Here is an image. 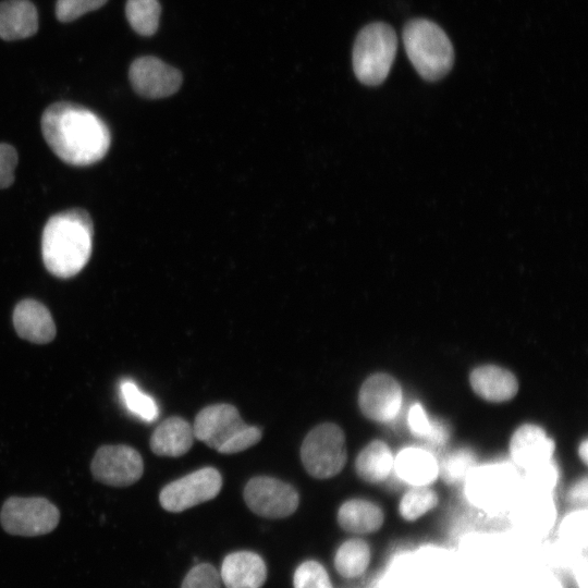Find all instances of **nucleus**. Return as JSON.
<instances>
[{
  "label": "nucleus",
  "instance_id": "obj_1",
  "mask_svg": "<svg viewBox=\"0 0 588 588\" xmlns=\"http://www.w3.org/2000/svg\"><path fill=\"white\" fill-rule=\"evenodd\" d=\"M40 126L51 150L71 166L94 164L110 148L111 135L103 120L74 102L58 101L47 107Z\"/></svg>",
  "mask_w": 588,
  "mask_h": 588
},
{
  "label": "nucleus",
  "instance_id": "obj_2",
  "mask_svg": "<svg viewBox=\"0 0 588 588\" xmlns=\"http://www.w3.org/2000/svg\"><path fill=\"white\" fill-rule=\"evenodd\" d=\"M93 221L84 209H70L49 218L41 236V256L54 277L68 279L88 262L93 250Z\"/></svg>",
  "mask_w": 588,
  "mask_h": 588
},
{
  "label": "nucleus",
  "instance_id": "obj_3",
  "mask_svg": "<svg viewBox=\"0 0 588 588\" xmlns=\"http://www.w3.org/2000/svg\"><path fill=\"white\" fill-rule=\"evenodd\" d=\"M407 57L426 81L444 77L454 63V49L444 30L426 19H413L403 28Z\"/></svg>",
  "mask_w": 588,
  "mask_h": 588
},
{
  "label": "nucleus",
  "instance_id": "obj_4",
  "mask_svg": "<svg viewBox=\"0 0 588 588\" xmlns=\"http://www.w3.org/2000/svg\"><path fill=\"white\" fill-rule=\"evenodd\" d=\"M396 49L397 38L390 25L376 22L362 28L352 53L357 79L367 86L380 85L391 70Z\"/></svg>",
  "mask_w": 588,
  "mask_h": 588
},
{
  "label": "nucleus",
  "instance_id": "obj_5",
  "mask_svg": "<svg viewBox=\"0 0 588 588\" xmlns=\"http://www.w3.org/2000/svg\"><path fill=\"white\" fill-rule=\"evenodd\" d=\"M464 480L467 500L487 512L511 509L520 493V475L509 463L475 466Z\"/></svg>",
  "mask_w": 588,
  "mask_h": 588
},
{
  "label": "nucleus",
  "instance_id": "obj_6",
  "mask_svg": "<svg viewBox=\"0 0 588 588\" xmlns=\"http://www.w3.org/2000/svg\"><path fill=\"white\" fill-rule=\"evenodd\" d=\"M301 457L307 473L318 479L338 475L346 462L345 437L331 422L315 427L303 441Z\"/></svg>",
  "mask_w": 588,
  "mask_h": 588
},
{
  "label": "nucleus",
  "instance_id": "obj_7",
  "mask_svg": "<svg viewBox=\"0 0 588 588\" xmlns=\"http://www.w3.org/2000/svg\"><path fill=\"white\" fill-rule=\"evenodd\" d=\"M58 507L45 498L11 497L2 505L0 523L14 536L34 537L51 532L59 523Z\"/></svg>",
  "mask_w": 588,
  "mask_h": 588
},
{
  "label": "nucleus",
  "instance_id": "obj_8",
  "mask_svg": "<svg viewBox=\"0 0 588 588\" xmlns=\"http://www.w3.org/2000/svg\"><path fill=\"white\" fill-rule=\"evenodd\" d=\"M222 486L216 468L205 467L167 485L159 494L161 506L169 512H182L217 497Z\"/></svg>",
  "mask_w": 588,
  "mask_h": 588
},
{
  "label": "nucleus",
  "instance_id": "obj_9",
  "mask_svg": "<svg viewBox=\"0 0 588 588\" xmlns=\"http://www.w3.org/2000/svg\"><path fill=\"white\" fill-rule=\"evenodd\" d=\"M90 470L101 483L127 487L142 477L144 463L140 454L130 445H102L93 457Z\"/></svg>",
  "mask_w": 588,
  "mask_h": 588
},
{
  "label": "nucleus",
  "instance_id": "obj_10",
  "mask_svg": "<svg viewBox=\"0 0 588 588\" xmlns=\"http://www.w3.org/2000/svg\"><path fill=\"white\" fill-rule=\"evenodd\" d=\"M244 500L255 514L267 518L290 516L299 501L297 491L291 485L267 476L255 477L247 482Z\"/></svg>",
  "mask_w": 588,
  "mask_h": 588
},
{
  "label": "nucleus",
  "instance_id": "obj_11",
  "mask_svg": "<svg viewBox=\"0 0 588 588\" xmlns=\"http://www.w3.org/2000/svg\"><path fill=\"white\" fill-rule=\"evenodd\" d=\"M128 78L133 89L148 99L169 97L182 84V73L177 69L152 56L135 59L130 65Z\"/></svg>",
  "mask_w": 588,
  "mask_h": 588
},
{
  "label": "nucleus",
  "instance_id": "obj_12",
  "mask_svg": "<svg viewBox=\"0 0 588 588\" xmlns=\"http://www.w3.org/2000/svg\"><path fill=\"white\" fill-rule=\"evenodd\" d=\"M358 405L368 419L388 422L400 412L401 385L390 375L375 373L364 381L358 394Z\"/></svg>",
  "mask_w": 588,
  "mask_h": 588
},
{
  "label": "nucleus",
  "instance_id": "obj_13",
  "mask_svg": "<svg viewBox=\"0 0 588 588\" xmlns=\"http://www.w3.org/2000/svg\"><path fill=\"white\" fill-rule=\"evenodd\" d=\"M245 426L236 407L230 404H215L197 414L193 431L194 437L218 451Z\"/></svg>",
  "mask_w": 588,
  "mask_h": 588
},
{
  "label": "nucleus",
  "instance_id": "obj_14",
  "mask_svg": "<svg viewBox=\"0 0 588 588\" xmlns=\"http://www.w3.org/2000/svg\"><path fill=\"white\" fill-rule=\"evenodd\" d=\"M511 511L517 529L532 537L546 535L556 519L552 494L520 492Z\"/></svg>",
  "mask_w": 588,
  "mask_h": 588
},
{
  "label": "nucleus",
  "instance_id": "obj_15",
  "mask_svg": "<svg viewBox=\"0 0 588 588\" xmlns=\"http://www.w3.org/2000/svg\"><path fill=\"white\" fill-rule=\"evenodd\" d=\"M12 319L17 335L28 342L47 344L56 336L57 329L49 309L36 299L19 302Z\"/></svg>",
  "mask_w": 588,
  "mask_h": 588
},
{
  "label": "nucleus",
  "instance_id": "obj_16",
  "mask_svg": "<svg viewBox=\"0 0 588 588\" xmlns=\"http://www.w3.org/2000/svg\"><path fill=\"white\" fill-rule=\"evenodd\" d=\"M554 442L536 425H523L512 436L510 453L513 462L528 469L552 458Z\"/></svg>",
  "mask_w": 588,
  "mask_h": 588
},
{
  "label": "nucleus",
  "instance_id": "obj_17",
  "mask_svg": "<svg viewBox=\"0 0 588 588\" xmlns=\"http://www.w3.org/2000/svg\"><path fill=\"white\" fill-rule=\"evenodd\" d=\"M220 578L226 588H261L267 578V567L257 553L236 551L224 558Z\"/></svg>",
  "mask_w": 588,
  "mask_h": 588
},
{
  "label": "nucleus",
  "instance_id": "obj_18",
  "mask_svg": "<svg viewBox=\"0 0 588 588\" xmlns=\"http://www.w3.org/2000/svg\"><path fill=\"white\" fill-rule=\"evenodd\" d=\"M469 382L474 392L489 402L509 401L518 390L515 376L495 365L477 367L471 371Z\"/></svg>",
  "mask_w": 588,
  "mask_h": 588
},
{
  "label": "nucleus",
  "instance_id": "obj_19",
  "mask_svg": "<svg viewBox=\"0 0 588 588\" xmlns=\"http://www.w3.org/2000/svg\"><path fill=\"white\" fill-rule=\"evenodd\" d=\"M38 30V13L29 0L0 2V38L7 41L25 39Z\"/></svg>",
  "mask_w": 588,
  "mask_h": 588
},
{
  "label": "nucleus",
  "instance_id": "obj_20",
  "mask_svg": "<svg viewBox=\"0 0 588 588\" xmlns=\"http://www.w3.org/2000/svg\"><path fill=\"white\" fill-rule=\"evenodd\" d=\"M193 427L181 417L163 420L150 437V449L159 456H181L191 449L194 441Z\"/></svg>",
  "mask_w": 588,
  "mask_h": 588
},
{
  "label": "nucleus",
  "instance_id": "obj_21",
  "mask_svg": "<svg viewBox=\"0 0 588 588\" xmlns=\"http://www.w3.org/2000/svg\"><path fill=\"white\" fill-rule=\"evenodd\" d=\"M393 466L397 476L415 486H428L439 475V464L434 456L420 448L403 449L395 457Z\"/></svg>",
  "mask_w": 588,
  "mask_h": 588
},
{
  "label": "nucleus",
  "instance_id": "obj_22",
  "mask_svg": "<svg viewBox=\"0 0 588 588\" xmlns=\"http://www.w3.org/2000/svg\"><path fill=\"white\" fill-rule=\"evenodd\" d=\"M336 518L345 531L367 535L382 527L384 514L382 509L371 501L352 499L340 506Z\"/></svg>",
  "mask_w": 588,
  "mask_h": 588
},
{
  "label": "nucleus",
  "instance_id": "obj_23",
  "mask_svg": "<svg viewBox=\"0 0 588 588\" xmlns=\"http://www.w3.org/2000/svg\"><path fill=\"white\" fill-rule=\"evenodd\" d=\"M393 462L390 448L383 441L375 440L360 451L355 462V469L363 480L379 483L390 475Z\"/></svg>",
  "mask_w": 588,
  "mask_h": 588
},
{
  "label": "nucleus",
  "instance_id": "obj_24",
  "mask_svg": "<svg viewBox=\"0 0 588 588\" xmlns=\"http://www.w3.org/2000/svg\"><path fill=\"white\" fill-rule=\"evenodd\" d=\"M371 560L372 553L368 542L360 538H352L338 548L334 567L342 577L353 579L367 572Z\"/></svg>",
  "mask_w": 588,
  "mask_h": 588
},
{
  "label": "nucleus",
  "instance_id": "obj_25",
  "mask_svg": "<svg viewBox=\"0 0 588 588\" xmlns=\"http://www.w3.org/2000/svg\"><path fill=\"white\" fill-rule=\"evenodd\" d=\"M160 13L158 0H127L125 4L127 22L142 36H151L157 32Z\"/></svg>",
  "mask_w": 588,
  "mask_h": 588
},
{
  "label": "nucleus",
  "instance_id": "obj_26",
  "mask_svg": "<svg viewBox=\"0 0 588 588\" xmlns=\"http://www.w3.org/2000/svg\"><path fill=\"white\" fill-rule=\"evenodd\" d=\"M121 399L130 413L144 421H155L159 416L156 401L128 379L120 382Z\"/></svg>",
  "mask_w": 588,
  "mask_h": 588
},
{
  "label": "nucleus",
  "instance_id": "obj_27",
  "mask_svg": "<svg viewBox=\"0 0 588 588\" xmlns=\"http://www.w3.org/2000/svg\"><path fill=\"white\" fill-rule=\"evenodd\" d=\"M438 504V495L426 486L408 490L401 499L399 512L406 522H415Z\"/></svg>",
  "mask_w": 588,
  "mask_h": 588
},
{
  "label": "nucleus",
  "instance_id": "obj_28",
  "mask_svg": "<svg viewBox=\"0 0 588 588\" xmlns=\"http://www.w3.org/2000/svg\"><path fill=\"white\" fill-rule=\"evenodd\" d=\"M525 470V475L520 476V492L552 493L559 478L558 467L552 460Z\"/></svg>",
  "mask_w": 588,
  "mask_h": 588
},
{
  "label": "nucleus",
  "instance_id": "obj_29",
  "mask_svg": "<svg viewBox=\"0 0 588 588\" xmlns=\"http://www.w3.org/2000/svg\"><path fill=\"white\" fill-rule=\"evenodd\" d=\"M588 514L586 509L568 513L559 527V538L568 549L585 550L587 544Z\"/></svg>",
  "mask_w": 588,
  "mask_h": 588
},
{
  "label": "nucleus",
  "instance_id": "obj_30",
  "mask_svg": "<svg viewBox=\"0 0 588 588\" xmlns=\"http://www.w3.org/2000/svg\"><path fill=\"white\" fill-rule=\"evenodd\" d=\"M476 466V456L468 449H458L449 453L439 465V474L446 483L466 478Z\"/></svg>",
  "mask_w": 588,
  "mask_h": 588
},
{
  "label": "nucleus",
  "instance_id": "obj_31",
  "mask_svg": "<svg viewBox=\"0 0 588 588\" xmlns=\"http://www.w3.org/2000/svg\"><path fill=\"white\" fill-rule=\"evenodd\" d=\"M294 588H333L324 567L317 561H305L294 573Z\"/></svg>",
  "mask_w": 588,
  "mask_h": 588
},
{
  "label": "nucleus",
  "instance_id": "obj_32",
  "mask_svg": "<svg viewBox=\"0 0 588 588\" xmlns=\"http://www.w3.org/2000/svg\"><path fill=\"white\" fill-rule=\"evenodd\" d=\"M107 1L108 0H57L56 16L60 22H72L90 11L101 8Z\"/></svg>",
  "mask_w": 588,
  "mask_h": 588
},
{
  "label": "nucleus",
  "instance_id": "obj_33",
  "mask_svg": "<svg viewBox=\"0 0 588 588\" xmlns=\"http://www.w3.org/2000/svg\"><path fill=\"white\" fill-rule=\"evenodd\" d=\"M181 588H221L220 575L211 564H197L186 574Z\"/></svg>",
  "mask_w": 588,
  "mask_h": 588
},
{
  "label": "nucleus",
  "instance_id": "obj_34",
  "mask_svg": "<svg viewBox=\"0 0 588 588\" xmlns=\"http://www.w3.org/2000/svg\"><path fill=\"white\" fill-rule=\"evenodd\" d=\"M261 439V431L255 426H245L235 436H233L218 452L222 454H233L244 451Z\"/></svg>",
  "mask_w": 588,
  "mask_h": 588
},
{
  "label": "nucleus",
  "instance_id": "obj_35",
  "mask_svg": "<svg viewBox=\"0 0 588 588\" xmlns=\"http://www.w3.org/2000/svg\"><path fill=\"white\" fill-rule=\"evenodd\" d=\"M17 152L9 144L0 143V188H7L14 182Z\"/></svg>",
  "mask_w": 588,
  "mask_h": 588
},
{
  "label": "nucleus",
  "instance_id": "obj_36",
  "mask_svg": "<svg viewBox=\"0 0 588 588\" xmlns=\"http://www.w3.org/2000/svg\"><path fill=\"white\" fill-rule=\"evenodd\" d=\"M408 426L413 434L428 440L432 431V421L420 404H414L408 412Z\"/></svg>",
  "mask_w": 588,
  "mask_h": 588
},
{
  "label": "nucleus",
  "instance_id": "obj_37",
  "mask_svg": "<svg viewBox=\"0 0 588 588\" xmlns=\"http://www.w3.org/2000/svg\"><path fill=\"white\" fill-rule=\"evenodd\" d=\"M567 501L576 506H585L587 503V478L577 481L567 493Z\"/></svg>",
  "mask_w": 588,
  "mask_h": 588
},
{
  "label": "nucleus",
  "instance_id": "obj_38",
  "mask_svg": "<svg viewBox=\"0 0 588 588\" xmlns=\"http://www.w3.org/2000/svg\"><path fill=\"white\" fill-rule=\"evenodd\" d=\"M573 578L577 588H587V561L586 555L579 556L573 563Z\"/></svg>",
  "mask_w": 588,
  "mask_h": 588
},
{
  "label": "nucleus",
  "instance_id": "obj_39",
  "mask_svg": "<svg viewBox=\"0 0 588 588\" xmlns=\"http://www.w3.org/2000/svg\"><path fill=\"white\" fill-rule=\"evenodd\" d=\"M449 439L446 426L438 420L432 421V431L428 438V442L434 445H443Z\"/></svg>",
  "mask_w": 588,
  "mask_h": 588
},
{
  "label": "nucleus",
  "instance_id": "obj_40",
  "mask_svg": "<svg viewBox=\"0 0 588 588\" xmlns=\"http://www.w3.org/2000/svg\"><path fill=\"white\" fill-rule=\"evenodd\" d=\"M587 446L588 444L586 440H584L579 446V455L583 458L585 464L587 463V454H588Z\"/></svg>",
  "mask_w": 588,
  "mask_h": 588
}]
</instances>
